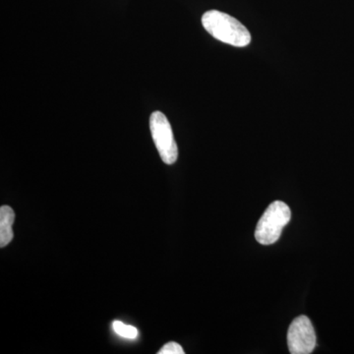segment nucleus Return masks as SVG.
<instances>
[{
    "instance_id": "f257e3e1",
    "label": "nucleus",
    "mask_w": 354,
    "mask_h": 354,
    "mask_svg": "<svg viewBox=\"0 0 354 354\" xmlns=\"http://www.w3.org/2000/svg\"><path fill=\"white\" fill-rule=\"evenodd\" d=\"M202 24L214 38L223 43L244 48L251 43V35L245 26L227 13L209 10L203 15Z\"/></svg>"
},
{
    "instance_id": "f03ea898",
    "label": "nucleus",
    "mask_w": 354,
    "mask_h": 354,
    "mask_svg": "<svg viewBox=\"0 0 354 354\" xmlns=\"http://www.w3.org/2000/svg\"><path fill=\"white\" fill-rule=\"evenodd\" d=\"M290 207L281 201L272 202L258 221L255 230L256 241L262 245H272L281 237L283 227L290 223Z\"/></svg>"
},
{
    "instance_id": "7ed1b4c3",
    "label": "nucleus",
    "mask_w": 354,
    "mask_h": 354,
    "mask_svg": "<svg viewBox=\"0 0 354 354\" xmlns=\"http://www.w3.org/2000/svg\"><path fill=\"white\" fill-rule=\"evenodd\" d=\"M150 130L162 162L167 165L174 164L178 158V148L167 116L160 111L151 114Z\"/></svg>"
},
{
    "instance_id": "20e7f679",
    "label": "nucleus",
    "mask_w": 354,
    "mask_h": 354,
    "mask_svg": "<svg viewBox=\"0 0 354 354\" xmlns=\"http://www.w3.org/2000/svg\"><path fill=\"white\" fill-rule=\"evenodd\" d=\"M288 346L291 354H309L316 346V334L307 316H299L290 324Z\"/></svg>"
},
{
    "instance_id": "39448f33",
    "label": "nucleus",
    "mask_w": 354,
    "mask_h": 354,
    "mask_svg": "<svg viewBox=\"0 0 354 354\" xmlns=\"http://www.w3.org/2000/svg\"><path fill=\"white\" fill-rule=\"evenodd\" d=\"M15 221V213L9 206L0 208V247L8 245L13 239L12 225Z\"/></svg>"
},
{
    "instance_id": "423d86ee",
    "label": "nucleus",
    "mask_w": 354,
    "mask_h": 354,
    "mask_svg": "<svg viewBox=\"0 0 354 354\" xmlns=\"http://www.w3.org/2000/svg\"><path fill=\"white\" fill-rule=\"evenodd\" d=\"M114 332L120 337L128 339H135L138 337V330L133 326L125 325L124 323L120 321H114L113 323Z\"/></svg>"
},
{
    "instance_id": "0eeeda50",
    "label": "nucleus",
    "mask_w": 354,
    "mask_h": 354,
    "mask_svg": "<svg viewBox=\"0 0 354 354\" xmlns=\"http://www.w3.org/2000/svg\"><path fill=\"white\" fill-rule=\"evenodd\" d=\"M183 346L177 342H167L165 344L158 354H184Z\"/></svg>"
}]
</instances>
